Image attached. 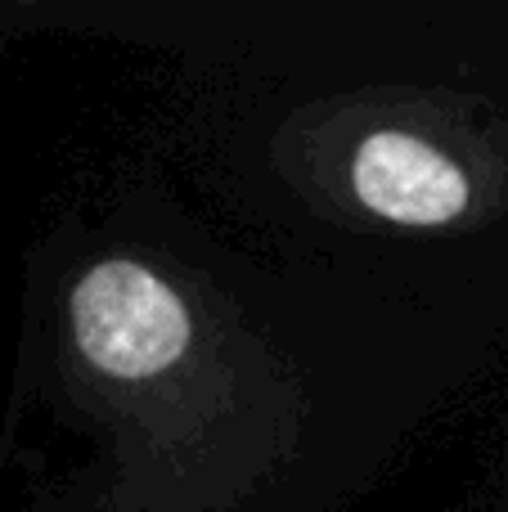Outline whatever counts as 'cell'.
Segmentation results:
<instances>
[{
    "label": "cell",
    "instance_id": "6da1fadb",
    "mask_svg": "<svg viewBox=\"0 0 508 512\" xmlns=\"http://www.w3.org/2000/svg\"><path fill=\"white\" fill-rule=\"evenodd\" d=\"M72 337L99 373L140 382L171 369L189 346V310L153 270L99 261L72 288Z\"/></svg>",
    "mask_w": 508,
    "mask_h": 512
},
{
    "label": "cell",
    "instance_id": "7a4b0ae2",
    "mask_svg": "<svg viewBox=\"0 0 508 512\" xmlns=\"http://www.w3.org/2000/svg\"><path fill=\"white\" fill-rule=\"evenodd\" d=\"M351 189L374 216L396 225H446L468 207V176L405 131H374L351 158Z\"/></svg>",
    "mask_w": 508,
    "mask_h": 512
}]
</instances>
